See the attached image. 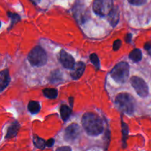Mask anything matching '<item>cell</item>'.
I'll list each match as a JSON object with an SVG mask.
<instances>
[{
    "label": "cell",
    "mask_w": 151,
    "mask_h": 151,
    "mask_svg": "<svg viewBox=\"0 0 151 151\" xmlns=\"http://www.w3.org/2000/svg\"><path fill=\"white\" fill-rule=\"evenodd\" d=\"M84 129L90 136H98L103 131V124L101 119L93 113H86L82 118Z\"/></svg>",
    "instance_id": "1"
},
{
    "label": "cell",
    "mask_w": 151,
    "mask_h": 151,
    "mask_svg": "<svg viewBox=\"0 0 151 151\" xmlns=\"http://www.w3.org/2000/svg\"><path fill=\"white\" fill-rule=\"evenodd\" d=\"M115 103L118 109L128 114H132L135 108V101L131 94L128 93H120L116 96Z\"/></svg>",
    "instance_id": "2"
},
{
    "label": "cell",
    "mask_w": 151,
    "mask_h": 151,
    "mask_svg": "<svg viewBox=\"0 0 151 151\" xmlns=\"http://www.w3.org/2000/svg\"><path fill=\"white\" fill-rule=\"evenodd\" d=\"M129 65L126 62H120L116 64L111 72V76L116 82L125 83L129 78Z\"/></svg>",
    "instance_id": "3"
},
{
    "label": "cell",
    "mask_w": 151,
    "mask_h": 151,
    "mask_svg": "<svg viewBox=\"0 0 151 151\" xmlns=\"http://www.w3.org/2000/svg\"><path fill=\"white\" fill-rule=\"evenodd\" d=\"M28 60L33 66H43L47 62V57L45 51L39 46L35 47L28 55Z\"/></svg>",
    "instance_id": "4"
},
{
    "label": "cell",
    "mask_w": 151,
    "mask_h": 151,
    "mask_svg": "<svg viewBox=\"0 0 151 151\" xmlns=\"http://www.w3.org/2000/svg\"><path fill=\"white\" fill-rule=\"evenodd\" d=\"M112 0H94L93 3V10L97 15L105 16L109 14L113 8Z\"/></svg>",
    "instance_id": "5"
},
{
    "label": "cell",
    "mask_w": 151,
    "mask_h": 151,
    "mask_svg": "<svg viewBox=\"0 0 151 151\" xmlns=\"http://www.w3.org/2000/svg\"><path fill=\"white\" fill-rule=\"evenodd\" d=\"M131 83L139 96L145 97L148 95V86L144 80L139 77L134 76L131 78Z\"/></svg>",
    "instance_id": "6"
},
{
    "label": "cell",
    "mask_w": 151,
    "mask_h": 151,
    "mask_svg": "<svg viewBox=\"0 0 151 151\" xmlns=\"http://www.w3.org/2000/svg\"><path fill=\"white\" fill-rule=\"evenodd\" d=\"M81 133V129L79 125L73 123L72 125H69L66 128L63 138L66 142H75V140L79 138Z\"/></svg>",
    "instance_id": "7"
},
{
    "label": "cell",
    "mask_w": 151,
    "mask_h": 151,
    "mask_svg": "<svg viewBox=\"0 0 151 151\" xmlns=\"http://www.w3.org/2000/svg\"><path fill=\"white\" fill-rule=\"evenodd\" d=\"M59 60L61 63L62 66L68 69H72L75 64L74 58L63 50H62L59 53Z\"/></svg>",
    "instance_id": "8"
},
{
    "label": "cell",
    "mask_w": 151,
    "mask_h": 151,
    "mask_svg": "<svg viewBox=\"0 0 151 151\" xmlns=\"http://www.w3.org/2000/svg\"><path fill=\"white\" fill-rule=\"evenodd\" d=\"M74 15L77 20L81 23H84L87 20V13L86 8L82 4H75L74 7Z\"/></svg>",
    "instance_id": "9"
},
{
    "label": "cell",
    "mask_w": 151,
    "mask_h": 151,
    "mask_svg": "<svg viewBox=\"0 0 151 151\" xmlns=\"http://www.w3.org/2000/svg\"><path fill=\"white\" fill-rule=\"evenodd\" d=\"M86 65L83 62H78L72 69V72L70 73L71 77L75 80L79 79L83 74Z\"/></svg>",
    "instance_id": "10"
},
{
    "label": "cell",
    "mask_w": 151,
    "mask_h": 151,
    "mask_svg": "<svg viewBox=\"0 0 151 151\" xmlns=\"http://www.w3.org/2000/svg\"><path fill=\"white\" fill-rule=\"evenodd\" d=\"M10 81V73L7 69L0 72V92L4 91Z\"/></svg>",
    "instance_id": "11"
},
{
    "label": "cell",
    "mask_w": 151,
    "mask_h": 151,
    "mask_svg": "<svg viewBox=\"0 0 151 151\" xmlns=\"http://www.w3.org/2000/svg\"><path fill=\"white\" fill-rule=\"evenodd\" d=\"M119 11L118 7H114L111 9L110 13L108 14V21L113 27H114L119 22Z\"/></svg>",
    "instance_id": "12"
},
{
    "label": "cell",
    "mask_w": 151,
    "mask_h": 151,
    "mask_svg": "<svg viewBox=\"0 0 151 151\" xmlns=\"http://www.w3.org/2000/svg\"><path fill=\"white\" fill-rule=\"evenodd\" d=\"M19 128H20V125L18 122H14L13 123L11 124V125H10L7 129V134L5 136L6 139H9L13 138V137H16L17 135L18 132L19 131Z\"/></svg>",
    "instance_id": "13"
},
{
    "label": "cell",
    "mask_w": 151,
    "mask_h": 151,
    "mask_svg": "<svg viewBox=\"0 0 151 151\" xmlns=\"http://www.w3.org/2000/svg\"><path fill=\"white\" fill-rule=\"evenodd\" d=\"M142 53L141 50L139 49H135L129 54V58L132 61L136 62V63L139 62L142 60Z\"/></svg>",
    "instance_id": "14"
},
{
    "label": "cell",
    "mask_w": 151,
    "mask_h": 151,
    "mask_svg": "<svg viewBox=\"0 0 151 151\" xmlns=\"http://www.w3.org/2000/svg\"><path fill=\"white\" fill-rule=\"evenodd\" d=\"M60 112L62 119L66 121L69 118V116H70L71 113H72V109H71L69 106H66V105H63V106H61V107H60Z\"/></svg>",
    "instance_id": "15"
},
{
    "label": "cell",
    "mask_w": 151,
    "mask_h": 151,
    "mask_svg": "<svg viewBox=\"0 0 151 151\" xmlns=\"http://www.w3.org/2000/svg\"><path fill=\"white\" fill-rule=\"evenodd\" d=\"M41 109V106L40 103L37 101H30L28 104V110L31 114H37L39 112Z\"/></svg>",
    "instance_id": "16"
},
{
    "label": "cell",
    "mask_w": 151,
    "mask_h": 151,
    "mask_svg": "<svg viewBox=\"0 0 151 151\" xmlns=\"http://www.w3.org/2000/svg\"><path fill=\"white\" fill-rule=\"evenodd\" d=\"M43 94L50 99H55L58 97V91L55 88H45L43 90Z\"/></svg>",
    "instance_id": "17"
},
{
    "label": "cell",
    "mask_w": 151,
    "mask_h": 151,
    "mask_svg": "<svg viewBox=\"0 0 151 151\" xmlns=\"http://www.w3.org/2000/svg\"><path fill=\"white\" fill-rule=\"evenodd\" d=\"M33 143H34V145L38 149H44L47 146V142L44 141L43 139L40 138V137H37V136H35L33 137Z\"/></svg>",
    "instance_id": "18"
},
{
    "label": "cell",
    "mask_w": 151,
    "mask_h": 151,
    "mask_svg": "<svg viewBox=\"0 0 151 151\" xmlns=\"http://www.w3.org/2000/svg\"><path fill=\"white\" fill-rule=\"evenodd\" d=\"M122 141L124 142V147L126 146V139L128 137V133H129V129L128 126L126 123L122 121Z\"/></svg>",
    "instance_id": "19"
},
{
    "label": "cell",
    "mask_w": 151,
    "mask_h": 151,
    "mask_svg": "<svg viewBox=\"0 0 151 151\" xmlns=\"http://www.w3.org/2000/svg\"><path fill=\"white\" fill-rule=\"evenodd\" d=\"M7 16H8V17L10 18V19H11V24H10V28H12V27H13L15 24L17 23V22L21 19V17L19 16V15L14 13H12V12H7Z\"/></svg>",
    "instance_id": "20"
},
{
    "label": "cell",
    "mask_w": 151,
    "mask_h": 151,
    "mask_svg": "<svg viewBox=\"0 0 151 151\" xmlns=\"http://www.w3.org/2000/svg\"><path fill=\"white\" fill-rule=\"evenodd\" d=\"M90 60H91V62L93 63V65H94V66H95V68L97 69H100V60H99L98 57H97V55L96 54H91V55H90Z\"/></svg>",
    "instance_id": "21"
},
{
    "label": "cell",
    "mask_w": 151,
    "mask_h": 151,
    "mask_svg": "<svg viewBox=\"0 0 151 151\" xmlns=\"http://www.w3.org/2000/svg\"><path fill=\"white\" fill-rule=\"evenodd\" d=\"M128 1L130 4H133V5L139 6L145 4L147 1V0H128Z\"/></svg>",
    "instance_id": "22"
},
{
    "label": "cell",
    "mask_w": 151,
    "mask_h": 151,
    "mask_svg": "<svg viewBox=\"0 0 151 151\" xmlns=\"http://www.w3.org/2000/svg\"><path fill=\"white\" fill-rule=\"evenodd\" d=\"M121 45H122V41L119 39L116 40V41H115L113 44V50L114 51H117V50H119V48L121 47Z\"/></svg>",
    "instance_id": "23"
},
{
    "label": "cell",
    "mask_w": 151,
    "mask_h": 151,
    "mask_svg": "<svg viewBox=\"0 0 151 151\" xmlns=\"http://www.w3.org/2000/svg\"><path fill=\"white\" fill-rule=\"evenodd\" d=\"M54 142L55 140L53 139H49L48 141L47 142V146L49 147H51L52 146H53V145H54Z\"/></svg>",
    "instance_id": "24"
},
{
    "label": "cell",
    "mask_w": 151,
    "mask_h": 151,
    "mask_svg": "<svg viewBox=\"0 0 151 151\" xmlns=\"http://www.w3.org/2000/svg\"><path fill=\"white\" fill-rule=\"evenodd\" d=\"M131 38H132V35H131V33H128V35H127L126 38H125V40H126V42H128V43L131 42Z\"/></svg>",
    "instance_id": "25"
},
{
    "label": "cell",
    "mask_w": 151,
    "mask_h": 151,
    "mask_svg": "<svg viewBox=\"0 0 151 151\" xmlns=\"http://www.w3.org/2000/svg\"><path fill=\"white\" fill-rule=\"evenodd\" d=\"M72 149L70 148L69 147H59V148L57 149V150H71Z\"/></svg>",
    "instance_id": "26"
},
{
    "label": "cell",
    "mask_w": 151,
    "mask_h": 151,
    "mask_svg": "<svg viewBox=\"0 0 151 151\" xmlns=\"http://www.w3.org/2000/svg\"><path fill=\"white\" fill-rule=\"evenodd\" d=\"M145 49L147 50H150L151 49V44L150 43H146L145 45Z\"/></svg>",
    "instance_id": "27"
},
{
    "label": "cell",
    "mask_w": 151,
    "mask_h": 151,
    "mask_svg": "<svg viewBox=\"0 0 151 151\" xmlns=\"http://www.w3.org/2000/svg\"><path fill=\"white\" fill-rule=\"evenodd\" d=\"M31 1H32V3H33V4H38V3H39L40 2V1H41V0H30Z\"/></svg>",
    "instance_id": "28"
},
{
    "label": "cell",
    "mask_w": 151,
    "mask_h": 151,
    "mask_svg": "<svg viewBox=\"0 0 151 151\" xmlns=\"http://www.w3.org/2000/svg\"><path fill=\"white\" fill-rule=\"evenodd\" d=\"M69 102L71 103V106H73V97H69Z\"/></svg>",
    "instance_id": "29"
},
{
    "label": "cell",
    "mask_w": 151,
    "mask_h": 151,
    "mask_svg": "<svg viewBox=\"0 0 151 151\" xmlns=\"http://www.w3.org/2000/svg\"><path fill=\"white\" fill-rule=\"evenodd\" d=\"M1 22H0V27H1Z\"/></svg>",
    "instance_id": "30"
}]
</instances>
